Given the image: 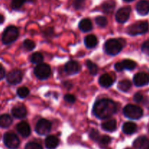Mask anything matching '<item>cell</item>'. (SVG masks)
<instances>
[{
    "instance_id": "19",
    "label": "cell",
    "mask_w": 149,
    "mask_h": 149,
    "mask_svg": "<svg viewBox=\"0 0 149 149\" xmlns=\"http://www.w3.org/2000/svg\"><path fill=\"white\" fill-rule=\"evenodd\" d=\"M79 28L83 32H88L93 29V24L90 19H82L79 23Z\"/></svg>"
},
{
    "instance_id": "30",
    "label": "cell",
    "mask_w": 149,
    "mask_h": 149,
    "mask_svg": "<svg viewBox=\"0 0 149 149\" xmlns=\"http://www.w3.org/2000/svg\"><path fill=\"white\" fill-rule=\"evenodd\" d=\"M17 95L20 98H26L29 95V90L26 87H19L17 90Z\"/></svg>"
},
{
    "instance_id": "4",
    "label": "cell",
    "mask_w": 149,
    "mask_h": 149,
    "mask_svg": "<svg viewBox=\"0 0 149 149\" xmlns=\"http://www.w3.org/2000/svg\"><path fill=\"white\" fill-rule=\"evenodd\" d=\"M149 25L147 21H139L128 27L127 33L130 36H137V35L143 34L148 31Z\"/></svg>"
},
{
    "instance_id": "31",
    "label": "cell",
    "mask_w": 149,
    "mask_h": 149,
    "mask_svg": "<svg viewBox=\"0 0 149 149\" xmlns=\"http://www.w3.org/2000/svg\"><path fill=\"white\" fill-rule=\"evenodd\" d=\"M23 46L26 51H31L35 48V43L31 39H26L23 42Z\"/></svg>"
},
{
    "instance_id": "6",
    "label": "cell",
    "mask_w": 149,
    "mask_h": 149,
    "mask_svg": "<svg viewBox=\"0 0 149 149\" xmlns=\"http://www.w3.org/2000/svg\"><path fill=\"white\" fill-rule=\"evenodd\" d=\"M34 74L39 80L47 79L51 75L50 66L45 63L39 64L34 68Z\"/></svg>"
},
{
    "instance_id": "2",
    "label": "cell",
    "mask_w": 149,
    "mask_h": 149,
    "mask_svg": "<svg viewBox=\"0 0 149 149\" xmlns=\"http://www.w3.org/2000/svg\"><path fill=\"white\" fill-rule=\"evenodd\" d=\"M19 36V31L16 26H9L4 31L1 36V42L4 45H9L17 40Z\"/></svg>"
},
{
    "instance_id": "9",
    "label": "cell",
    "mask_w": 149,
    "mask_h": 149,
    "mask_svg": "<svg viewBox=\"0 0 149 149\" xmlns=\"http://www.w3.org/2000/svg\"><path fill=\"white\" fill-rule=\"evenodd\" d=\"M7 81L10 84L15 85L21 82L23 79V73L20 70L14 69L7 74Z\"/></svg>"
},
{
    "instance_id": "14",
    "label": "cell",
    "mask_w": 149,
    "mask_h": 149,
    "mask_svg": "<svg viewBox=\"0 0 149 149\" xmlns=\"http://www.w3.org/2000/svg\"><path fill=\"white\" fill-rule=\"evenodd\" d=\"M136 10L141 15H146L149 13V1L141 0L136 5Z\"/></svg>"
},
{
    "instance_id": "41",
    "label": "cell",
    "mask_w": 149,
    "mask_h": 149,
    "mask_svg": "<svg viewBox=\"0 0 149 149\" xmlns=\"http://www.w3.org/2000/svg\"><path fill=\"white\" fill-rule=\"evenodd\" d=\"M4 20H5L4 16L3 15L0 14V24H2V23L4 22Z\"/></svg>"
},
{
    "instance_id": "25",
    "label": "cell",
    "mask_w": 149,
    "mask_h": 149,
    "mask_svg": "<svg viewBox=\"0 0 149 149\" xmlns=\"http://www.w3.org/2000/svg\"><path fill=\"white\" fill-rule=\"evenodd\" d=\"M121 64H122V69H126V70H133L135 69V68L136 67V63L135 61H132V60L126 59L124 60L123 61L121 62Z\"/></svg>"
},
{
    "instance_id": "20",
    "label": "cell",
    "mask_w": 149,
    "mask_h": 149,
    "mask_svg": "<svg viewBox=\"0 0 149 149\" xmlns=\"http://www.w3.org/2000/svg\"><path fill=\"white\" fill-rule=\"evenodd\" d=\"M137 130V125L133 122H126L122 126V131L127 135H132Z\"/></svg>"
},
{
    "instance_id": "36",
    "label": "cell",
    "mask_w": 149,
    "mask_h": 149,
    "mask_svg": "<svg viewBox=\"0 0 149 149\" xmlns=\"http://www.w3.org/2000/svg\"><path fill=\"white\" fill-rule=\"evenodd\" d=\"M111 141V138L109 136H108V135H104V136H102L101 138H100V140H99V141H100V143H101L102 145H105V146L108 145L109 143H110Z\"/></svg>"
},
{
    "instance_id": "45",
    "label": "cell",
    "mask_w": 149,
    "mask_h": 149,
    "mask_svg": "<svg viewBox=\"0 0 149 149\" xmlns=\"http://www.w3.org/2000/svg\"><path fill=\"white\" fill-rule=\"evenodd\" d=\"M125 149H131V148H125Z\"/></svg>"
},
{
    "instance_id": "39",
    "label": "cell",
    "mask_w": 149,
    "mask_h": 149,
    "mask_svg": "<svg viewBox=\"0 0 149 149\" xmlns=\"http://www.w3.org/2000/svg\"><path fill=\"white\" fill-rule=\"evenodd\" d=\"M133 99L136 103H140V102L142 101L143 99V95L141 94V93H136V94L134 95Z\"/></svg>"
},
{
    "instance_id": "13",
    "label": "cell",
    "mask_w": 149,
    "mask_h": 149,
    "mask_svg": "<svg viewBox=\"0 0 149 149\" xmlns=\"http://www.w3.org/2000/svg\"><path fill=\"white\" fill-rule=\"evenodd\" d=\"M17 132L23 138H27L31 134V127L29 124L26 122H21L16 126Z\"/></svg>"
},
{
    "instance_id": "3",
    "label": "cell",
    "mask_w": 149,
    "mask_h": 149,
    "mask_svg": "<svg viewBox=\"0 0 149 149\" xmlns=\"http://www.w3.org/2000/svg\"><path fill=\"white\" fill-rule=\"evenodd\" d=\"M123 45L119 40L116 39H111L106 41L104 45V49L108 55H116L122 51Z\"/></svg>"
},
{
    "instance_id": "12",
    "label": "cell",
    "mask_w": 149,
    "mask_h": 149,
    "mask_svg": "<svg viewBox=\"0 0 149 149\" xmlns=\"http://www.w3.org/2000/svg\"><path fill=\"white\" fill-rule=\"evenodd\" d=\"M80 65L77 61H70L65 65V71L68 75H74L79 72Z\"/></svg>"
},
{
    "instance_id": "21",
    "label": "cell",
    "mask_w": 149,
    "mask_h": 149,
    "mask_svg": "<svg viewBox=\"0 0 149 149\" xmlns=\"http://www.w3.org/2000/svg\"><path fill=\"white\" fill-rule=\"evenodd\" d=\"M13 123V119L11 116L7 113L0 116V127L1 128H8Z\"/></svg>"
},
{
    "instance_id": "34",
    "label": "cell",
    "mask_w": 149,
    "mask_h": 149,
    "mask_svg": "<svg viewBox=\"0 0 149 149\" xmlns=\"http://www.w3.org/2000/svg\"><path fill=\"white\" fill-rule=\"evenodd\" d=\"M90 137L92 140H93L95 141H98L100 138L98 131L95 129L91 130V131L90 132Z\"/></svg>"
},
{
    "instance_id": "27",
    "label": "cell",
    "mask_w": 149,
    "mask_h": 149,
    "mask_svg": "<svg viewBox=\"0 0 149 149\" xmlns=\"http://www.w3.org/2000/svg\"><path fill=\"white\" fill-rule=\"evenodd\" d=\"M132 83L130 80L125 79L119 81L118 84V89L122 92H127L131 88Z\"/></svg>"
},
{
    "instance_id": "26",
    "label": "cell",
    "mask_w": 149,
    "mask_h": 149,
    "mask_svg": "<svg viewBox=\"0 0 149 149\" xmlns=\"http://www.w3.org/2000/svg\"><path fill=\"white\" fill-rule=\"evenodd\" d=\"M33 0H12L11 1V8L13 10H17L21 8L25 3L31 2Z\"/></svg>"
},
{
    "instance_id": "1",
    "label": "cell",
    "mask_w": 149,
    "mask_h": 149,
    "mask_svg": "<svg viewBox=\"0 0 149 149\" xmlns=\"http://www.w3.org/2000/svg\"><path fill=\"white\" fill-rule=\"evenodd\" d=\"M117 111L116 104L109 99H101L95 102L93 106V114L100 119L111 117Z\"/></svg>"
},
{
    "instance_id": "38",
    "label": "cell",
    "mask_w": 149,
    "mask_h": 149,
    "mask_svg": "<svg viewBox=\"0 0 149 149\" xmlns=\"http://www.w3.org/2000/svg\"><path fill=\"white\" fill-rule=\"evenodd\" d=\"M141 49H142L143 53H145L146 55H149V39L146 41V42L143 44Z\"/></svg>"
},
{
    "instance_id": "11",
    "label": "cell",
    "mask_w": 149,
    "mask_h": 149,
    "mask_svg": "<svg viewBox=\"0 0 149 149\" xmlns=\"http://www.w3.org/2000/svg\"><path fill=\"white\" fill-rule=\"evenodd\" d=\"M133 82L137 87H143L149 84V76L145 72H140L133 77Z\"/></svg>"
},
{
    "instance_id": "24",
    "label": "cell",
    "mask_w": 149,
    "mask_h": 149,
    "mask_svg": "<svg viewBox=\"0 0 149 149\" xmlns=\"http://www.w3.org/2000/svg\"><path fill=\"white\" fill-rule=\"evenodd\" d=\"M97 39L94 35H89L84 39V45L87 48H93L97 45Z\"/></svg>"
},
{
    "instance_id": "22",
    "label": "cell",
    "mask_w": 149,
    "mask_h": 149,
    "mask_svg": "<svg viewBox=\"0 0 149 149\" xmlns=\"http://www.w3.org/2000/svg\"><path fill=\"white\" fill-rule=\"evenodd\" d=\"M115 7H116V3L113 0H107L102 4V10L104 13L109 14L114 10Z\"/></svg>"
},
{
    "instance_id": "7",
    "label": "cell",
    "mask_w": 149,
    "mask_h": 149,
    "mask_svg": "<svg viewBox=\"0 0 149 149\" xmlns=\"http://www.w3.org/2000/svg\"><path fill=\"white\" fill-rule=\"evenodd\" d=\"M4 145L10 149H16L20 145V140L18 137L13 132H6L3 137Z\"/></svg>"
},
{
    "instance_id": "18",
    "label": "cell",
    "mask_w": 149,
    "mask_h": 149,
    "mask_svg": "<svg viewBox=\"0 0 149 149\" xmlns=\"http://www.w3.org/2000/svg\"><path fill=\"white\" fill-rule=\"evenodd\" d=\"M99 84L103 87H110L113 84V79L109 74H104L99 78Z\"/></svg>"
},
{
    "instance_id": "44",
    "label": "cell",
    "mask_w": 149,
    "mask_h": 149,
    "mask_svg": "<svg viewBox=\"0 0 149 149\" xmlns=\"http://www.w3.org/2000/svg\"><path fill=\"white\" fill-rule=\"evenodd\" d=\"M144 149H149V146H147L146 148H144Z\"/></svg>"
},
{
    "instance_id": "32",
    "label": "cell",
    "mask_w": 149,
    "mask_h": 149,
    "mask_svg": "<svg viewBox=\"0 0 149 149\" xmlns=\"http://www.w3.org/2000/svg\"><path fill=\"white\" fill-rule=\"evenodd\" d=\"M96 24L99 26L100 27H106V25L108 24V20L106 17L104 16H98L95 18Z\"/></svg>"
},
{
    "instance_id": "5",
    "label": "cell",
    "mask_w": 149,
    "mask_h": 149,
    "mask_svg": "<svg viewBox=\"0 0 149 149\" xmlns=\"http://www.w3.org/2000/svg\"><path fill=\"white\" fill-rule=\"evenodd\" d=\"M123 112L126 117L133 119V120L139 119L140 118L142 117L143 113V109L141 108L132 104H129L125 106L124 108Z\"/></svg>"
},
{
    "instance_id": "43",
    "label": "cell",
    "mask_w": 149,
    "mask_h": 149,
    "mask_svg": "<svg viewBox=\"0 0 149 149\" xmlns=\"http://www.w3.org/2000/svg\"><path fill=\"white\" fill-rule=\"evenodd\" d=\"M125 1H126V2H131V1H133L134 0H124Z\"/></svg>"
},
{
    "instance_id": "33",
    "label": "cell",
    "mask_w": 149,
    "mask_h": 149,
    "mask_svg": "<svg viewBox=\"0 0 149 149\" xmlns=\"http://www.w3.org/2000/svg\"><path fill=\"white\" fill-rule=\"evenodd\" d=\"M86 0H74L73 2V6L76 10H80L83 8V7L85 4Z\"/></svg>"
},
{
    "instance_id": "28",
    "label": "cell",
    "mask_w": 149,
    "mask_h": 149,
    "mask_svg": "<svg viewBox=\"0 0 149 149\" xmlns=\"http://www.w3.org/2000/svg\"><path fill=\"white\" fill-rule=\"evenodd\" d=\"M86 65H87V68H88L89 71H90V74L91 75H96L97 74V71H98V68H97V65L95 63H94L93 62H92L91 61L88 60L86 62Z\"/></svg>"
},
{
    "instance_id": "23",
    "label": "cell",
    "mask_w": 149,
    "mask_h": 149,
    "mask_svg": "<svg viewBox=\"0 0 149 149\" xmlns=\"http://www.w3.org/2000/svg\"><path fill=\"white\" fill-rule=\"evenodd\" d=\"M102 128L105 131L107 132H113L116 129V121L115 119H111V120L105 122L102 124Z\"/></svg>"
},
{
    "instance_id": "16",
    "label": "cell",
    "mask_w": 149,
    "mask_h": 149,
    "mask_svg": "<svg viewBox=\"0 0 149 149\" xmlns=\"http://www.w3.org/2000/svg\"><path fill=\"white\" fill-rule=\"evenodd\" d=\"M149 146V140L146 136L138 137L133 143V146L137 149H144Z\"/></svg>"
},
{
    "instance_id": "42",
    "label": "cell",
    "mask_w": 149,
    "mask_h": 149,
    "mask_svg": "<svg viewBox=\"0 0 149 149\" xmlns=\"http://www.w3.org/2000/svg\"><path fill=\"white\" fill-rule=\"evenodd\" d=\"M144 105H145V106L149 109V100H146V101L144 102Z\"/></svg>"
},
{
    "instance_id": "40",
    "label": "cell",
    "mask_w": 149,
    "mask_h": 149,
    "mask_svg": "<svg viewBox=\"0 0 149 149\" xmlns=\"http://www.w3.org/2000/svg\"><path fill=\"white\" fill-rule=\"evenodd\" d=\"M5 75H6L5 69H4V68L3 67V65H1V64H0V81L2 80L4 78Z\"/></svg>"
},
{
    "instance_id": "17",
    "label": "cell",
    "mask_w": 149,
    "mask_h": 149,
    "mask_svg": "<svg viewBox=\"0 0 149 149\" xmlns=\"http://www.w3.org/2000/svg\"><path fill=\"white\" fill-rule=\"evenodd\" d=\"M59 145V140L54 135H49L45 139V146L47 149H55Z\"/></svg>"
},
{
    "instance_id": "35",
    "label": "cell",
    "mask_w": 149,
    "mask_h": 149,
    "mask_svg": "<svg viewBox=\"0 0 149 149\" xmlns=\"http://www.w3.org/2000/svg\"><path fill=\"white\" fill-rule=\"evenodd\" d=\"M25 149H43L39 144L34 142H30L27 143L25 147Z\"/></svg>"
},
{
    "instance_id": "10",
    "label": "cell",
    "mask_w": 149,
    "mask_h": 149,
    "mask_svg": "<svg viewBox=\"0 0 149 149\" xmlns=\"http://www.w3.org/2000/svg\"><path fill=\"white\" fill-rule=\"evenodd\" d=\"M130 7H124L119 9L116 13V20L119 23H125L130 15Z\"/></svg>"
},
{
    "instance_id": "37",
    "label": "cell",
    "mask_w": 149,
    "mask_h": 149,
    "mask_svg": "<svg viewBox=\"0 0 149 149\" xmlns=\"http://www.w3.org/2000/svg\"><path fill=\"white\" fill-rule=\"evenodd\" d=\"M64 100L68 103H74L76 101V97L75 96H74L73 95L71 94H67L64 96Z\"/></svg>"
},
{
    "instance_id": "29",
    "label": "cell",
    "mask_w": 149,
    "mask_h": 149,
    "mask_svg": "<svg viewBox=\"0 0 149 149\" xmlns=\"http://www.w3.org/2000/svg\"><path fill=\"white\" fill-rule=\"evenodd\" d=\"M43 61V55L40 52H34L31 56V62L33 64H40Z\"/></svg>"
},
{
    "instance_id": "15",
    "label": "cell",
    "mask_w": 149,
    "mask_h": 149,
    "mask_svg": "<svg viewBox=\"0 0 149 149\" xmlns=\"http://www.w3.org/2000/svg\"><path fill=\"white\" fill-rule=\"evenodd\" d=\"M12 114L15 118L17 119H23L26 117L27 114V111L26 109L23 106H15L12 109Z\"/></svg>"
},
{
    "instance_id": "8",
    "label": "cell",
    "mask_w": 149,
    "mask_h": 149,
    "mask_svg": "<svg viewBox=\"0 0 149 149\" xmlns=\"http://www.w3.org/2000/svg\"><path fill=\"white\" fill-rule=\"evenodd\" d=\"M52 125L49 121L47 119H42L38 121L35 127V131L40 135H45L49 133L51 130Z\"/></svg>"
}]
</instances>
